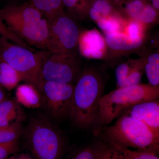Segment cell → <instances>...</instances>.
<instances>
[{
	"label": "cell",
	"mask_w": 159,
	"mask_h": 159,
	"mask_svg": "<svg viewBox=\"0 0 159 159\" xmlns=\"http://www.w3.org/2000/svg\"><path fill=\"white\" fill-rule=\"evenodd\" d=\"M88 10L98 15L101 19L117 15L122 16L120 7L108 0H89Z\"/></svg>",
	"instance_id": "ffe728a7"
},
{
	"label": "cell",
	"mask_w": 159,
	"mask_h": 159,
	"mask_svg": "<svg viewBox=\"0 0 159 159\" xmlns=\"http://www.w3.org/2000/svg\"><path fill=\"white\" fill-rule=\"evenodd\" d=\"M93 134L99 140L108 144L159 153V134L126 113L113 125L103 126Z\"/></svg>",
	"instance_id": "7a4b0ae2"
},
{
	"label": "cell",
	"mask_w": 159,
	"mask_h": 159,
	"mask_svg": "<svg viewBox=\"0 0 159 159\" xmlns=\"http://www.w3.org/2000/svg\"><path fill=\"white\" fill-rule=\"evenodd\" d=\"M42 14L48 21L65 11L62 0H27Z\"/></svg>",
	"instance_id": "e0dca14e"
},
{
	"label": "cell",
	"mask_w": 159,
	"mask_h": 159,
	"mask_svg": "<svg viewBox=\"0 0 159 159\" xmlns=\"http://www.w3.org/2000/svg\"></svg>",
	"instance_id": "e575fe53"
},
{
	"label": "cell",
	"mask_w": 159,
	"mask_h": 159,
	"mask_svg": "<svg viewBox=\"0 0 159 159\" xmlns=\"http://www.w3.org/2000/svg\"><path fill=\"white\" fill-rule=\"evenodd\" d=\"M39 66V84L54 81L74 84L84 65L77 50L68 53L35 51Z\"/></svg>",
	"instance_id": "5b68a950"
},
{
	"label": "cell",
	"mask_w": 159,
	"mask_h": 159,
	"mask_svg": "<svg viewBox=\"0 0 159 159\" xmlns=\"http://www.w3.org/2000/svg\"><path fill=\"white\" fill-rule=\"evenodd\" d=\"M0 58L17 71L22 81L37 89L39 66L35 52L0 36Z\"/></svg>",
	"instance_id": "8992f818"
},
{
	"label": "cell",
	"mask_w": 159,
	"mask_h": 159,
	"mask_svg": "<svg viewBox=\"0 0 159 159\" xmlns=\"http://www.w3.org/2000/svg\"><path fill=\"white\" fill-rule=\"evenodd\" d=\"M108 51V61L134 52L138 53L148 39H134L123 32L104 34Z\"/></svg>",
	"instance_id": "8fae6325"
},
{
	"label": "cell",
	"mask_w": 159,
	"mask_h": 159,
	"mask_svg": "<svg viewBox=\"0 0 159 159\" xmlns=\"http://www.w3.org/2000/svg\"><path fill=\"white\" fill-rule=\"evenodd\" d=\"M124 113L143 122L155 132L159 134V99L138 103Z\"/></svg>",
	"instance_id": "4fadbf2b"
},
{
	"label": "cell",
	"mask_w": 159,
	"mask_h": 159,
	"mask_svg": "<svg viewBox=\"0 0 159 159\" xmlns=\"http://www.w3.org/2000/svg\"><path fill=\"white\" fill-rule=\"evenodd\" d=\"M11 1H14V2H16V1H19V0H11Z\"/></svg>",
	"instance_id": "836d02e7"
},
{
	"label": "cell",
	"mask_w": 159,
	"mask_h": 159,
	"mask_svg": "<svg viewBox=\"0 0 159 159\" xmlns=\"http://www.w3.org/2000/svg\"><path fill=\"white\" fill-rule=\"evenodd\" d=\"M0 36L19 45L32 50V47L10 31L0 16Z\"/></svg>",
	"instance_id": "f1b7e54d"
},
{
	"label": "cell",
	"mask_w": 159,
	"mask_h": 159,
	"mask_svg": "<svg viewBox=\"0 0 159 159\" xmlns=\"http://www.w3.org/2000/svg\"><path fill=\"white\" fill-rule=\"evenodd\" d=\"M22 110L16 100L4 99L0 102V126L8 127L20 123L24 117Z\"/></svg>",
	"instance_id": "9a60e30c"
},
{
	"label": "cell",
	"mask_w": 159,
	"mask_h": 159,
	"mask_svg": "<svg viewBox=\"0 0 159 159\" xmlns=\"http://www.w3.org/2000/svg\"><path fill=\"white\" fill-rule=\"evenodd\" d=\"M144 66L145 61L142 57L139 59H133L130 71L123 87L140 84L142 75L145 71Z\"/></svg>",
	"instance_id": "603a6c76"
},
{
	"label": "cell",
	"mask_w": 159,
	"mask_h": 159,
	"mask_svg": "<svg viewBox=\"0 0 159 159\" xmlns=\"http://www.w3.org/2000/svg\"><path fill=\"white\" fill-rule=\"evenodd\" d=\"M137 54L145 61L144 71L148 84L154 86H159V42L155 40L151 45L145 43Z\"/></svg>",
	"instance_id": "5bb4252c"
},
{
	"label": "cell",
	"mask_w": 159,
	"mask_h": 159,
	"mask_svg": "<svg viewBox=\"0 0 159 159\" xmlns=\"http://www.w3.org/2000/svg\"><path fill=\"white\" fill-rule=\"evenodd\" d=\"M109 144L119 152L122 159H159L158 154L151 152L134 150L117 144Z\"/></svg>",
	"instance_id": "7402d4cb"
},
{
	"label": "cell",
	"mask_w": 159,
	"mask_h": 159,
	"mask_svg": "<svg viewBox=\"0 0 159 159\" xmlns=\"http://www.w3.org/2000/svg\"><path fill=\"white\" fill-rule=\"evenodd\" d=\"M99 141L78 149L69 159H95Z\"/></svg>",
	"instance_id": "83f0119b"
},
{
	"label": "cell",
	"mask_w": 159,
	"mask_h": 159,
	"mask_svg": "<svg viewBox=\"0 0 159 159\" xmlns=\"http://www.w3.org/2000/svg\"><path fill=\"white\" fill-rule=\"evenodd\" d=\"M18 149L17 142L0 143V159H6Z\"/></svg>",
	"instance_id": "f546056e"
},
{
	"label": "cell",
	"mask_w": 159,
	"mask_h": 159,
	"mask_svg": "<svg viewBox=\"0 0 159 159\" xmlns=\"http://www.w3.org/2000/svg\"><path fill=\"white\" fill-rule=\"evenodd\" d=\"M102 70L95 65H85L74 84L70 118L78 128L93 131L97 128L106 83Z\"/></svg>",
	"instance_id": "6da1fadb"
},
{
	"label": "cell",
	"mask_w": 159,
	"mask_h": 159,
	"mask_svg": "<svg viewBox=\"0 0 159 159\" xmlns=\"http://www.w3.org/2000/svg\"><path fill=\"white\" fill-rule=\"evenodd\" d=\"M21 131L20 123H16L8 127L0 126V143L17 142Z\"/></svg>",
	"instance_id": "d4e9b609"
},
{
	"label": "cell",
	"mask_w": 159,
	"mask_h": 159,
	"mask_svg": "<svg viewBox=\"0 0 159 159\" xmlns=\"http://www.w3.org/2000/svg\"><path fill=\"white\" fill-rule=\"evenodd\" d=\"M95 159H122L119 152L108 143L99 140Z\"/></svg>",
	"instance_id": "484cf974"
},
{
	"label": "cell",
	"mask_w": 159,
	"mask_h": 159,
	"mask_svg": "<svg viewBox=\"0 0 159 159\" xmlns=\"http://www.w3.org/2000/svg\"><path fill=\"white\" fill-rule=\"evenodd\" d=\"M77 50L82 57L108 60V48L105 37L97 29L80 31Z\"/></svg>",
	"instance_id": "9c48e42d"
},
{
	"label": "cell",
	"mask_w": 159,
	"mask_h": 159,
	"mask_svg": "<svg viewBox=\"0 0 159 159\" xmlns=\"http://www.w3.org/2000/svg\"><path fill=\"white\" fill-rule=\"evenodd\" d=\"M133 59H129L119 63L115 71L117 88L123 87L126 78L129 74Z\"/></svg>",
	"instance_id": "4316f807"
},
{
	"label": "cell",
	"mask_w": 159,
	"mask_h": 159,
	"mask_svg": "<svg viewBox=\"0 0 159 159\" xmlns=\"http://www.w3.org/2000/svg\"><path fill=\"white\" fill-rule=\"evenodd\" d=\"M121 15L103 17L96 23L104 34L115 32H123L127 22Z\"/></svg>",
	"instance_id": "d6986e66"
},
{
	"label": "cell",
	"mask_w": 159,
	"mask_h": 159,
	"mask_svg": "<svg viewBox=\"0 0 159 159\" xmlns=\"http://www.w3.org/2000/svg\"><path fill=\"white\" fill-rule=\"evenodd\" d=\"M0 16L8 28L36 21L44 17L42 14L28 1L5 6L0 9Z\"/></svg>",
	"instance_id": "7c38bea8"
},
{
	"label": "cell",
	"mask_w": 159,
	"mask_h": 159,
	"mask_svg": "<svg viewBox=\"0 0 159 159\" xmlns=\"http://www.w3.org/2000/svg\"><path fill=\"white\" fill-rule=\"evenodd\" d=\"M66 12L77 20H82L88 17V8L80 0H62Z\"/></svg>",
	"instance_id": "44dd1931"
},
{
	"label": "cell",
	"mask_w": 159,
	"mask_h": 159,
	"mask_svg": "<svg viewBox=\"0 0 159 159\" xmlns=\"http://www.w3.org/2000/svg\"><path fill=\"white\" fill-rule=\"evenodd\" d=\"M159 98V86L149 84L119 88L103 95L99 101L98 125L93 133L108 125L133 106Z\"/></svg>",
	"instance_id": "3957f363"
},
{
	"label": "cell",
	"mask_w": 159,
	"mask_h": 159,
	"mask_svg": "<svg viewBox=\"0 0 159 159\" xmlns=\"http://www.w3.org/2000/svg\"><path fill=\"white\" fill-rule=\"evenodd\" d=\"M115 6L120 7L122 6L126 0H108Z\"/></svg>",
	"instance_id": "1f68e13d"
},
{
	"label": "cell",
	"mask_w": 159,
	"mask_h": 159,
	"mask_svg": "<svg viewBox=\"0 0 159 159\" xmlns=\"http://www.w3.org/2000/svg\"><path fill=\"white\" fill-rule=\"evenodd\" d=\"M76 20L65 11L48 21L49 33L46 50L59 53L77 51L81 30Z\"/></svg>",
	"instance_id": "52a82bcc"
},
{
	"label": "cell",
	"mask_w": 159,
	"mask_h": 159,
	"mask_svg": "<svg viewBox=\"0 0 159 159\" xmlns=\"http://www.w3.org/2000/svg\"><path fill=\"white\" fill-rule=\"evenodd\" d=\"M147 1L148 2L150 3L157 11H159V0H147Z\"/></svg>",
	"instance_id": "d6a6232c"
},
{
	"label": "cell",
	"mask_w": 159,
	"mask_h": 159,
	"mask_svg": "<svg viewBox=\"0 0 159 159\" xmlns=\"http://www.w3.org/2000/svg\"><path fill=\"white\" fill-rule=\"evenodd\" d=\"M6 95L5 89L0 85V102L6 99Z\"/></svg>",
	"instance_id": "4dcf8cb0"
},
{
	"label": "cell",
	"mask_w": 159,
	"mask_h": 159,
	"mask_svg": "<svg viewBox=\"0 0 159 159\" xmlns=\"http://www.w3.org/2000/svg\"><path fill=\"white\" fill-rule=\"evenodd\" d=\"M21 81V77L17 71L0 58V85L10 91L17 87Z\"/></svg>",
	"instance_id": "ac0fdd59"
},
{
	"label": "cell",
	"mask_w": 159,
	"mask_h": 159,
	"mask_svg": "<svg viewBox=\"0 0 159 159\" xmlns=\"http://www.w3.org/2000/svg\"><path fill=\"white\" fill-rule=\"evenodd\" d=\"M28 146L35 159H61L65 140L61 132L47 118L37 116L27 128Z\"/></svg>",
	"instance_id": "277c9868"
},
{
	"label": "cell",
	"mask_w": 159,
	"mask_h": 159,
	"mask_svg": "<svg viewBox=\"0 0 159 159\" xmlns=\"http://www.w3.org/2000/svg\"><path fill=\"white\" fill-rule=\"evenodd\" d=\"M74 84L43 81L37 88L42 105L52 118L61 119L70 118Z\"/></svg>",
	"instance_id": "ba28073f"
},
{
	"label": "cell",
	"mask_w": 159,
	"mask_h": 159,
	"mask_svg": "<svg viewBox=\"0 0 159 159\" xmlns=\"http://www.w3.org/2000/svg\"><path fill=\"white\" fill-rule=\"evenodd\" d=\"M18 37L31 47L46 50L48 37V23L45 18L32 22L9 27Z\"/></svg>",
	"instance_id": "30bf717a"
},
{
	"label": "cell",
	"mask_w": 159,
	"mask_h": 159,
	"mask_svg": "<svg viewBox=\"0 0 159 159\" xmlns=\"http://www.w3.org/2000/svg\"><path fill=\"white\" fill-rule=\"evenodd\" d=\"M16 97L19 103L29 108H36L42 105L39 92L35 87L29 84L17 86Z\"/></svg>",
	"instance_id": "2e32d148"
},
{
	"label": "cell",
	"mask_w": 159,
	"mask_h": 159,
	"mask_svg": "<svg viewBox=\"0 0 159 159\" xmlns=\"http://www.w3.org/2000/svg\"><path fill=\"white\" fill-rule=\"evenodd\" d=\"M148 28L135 20H128L124 27L123 33L134 39H146L148 37Z\"/></svg>",
	"instance_id": "cb8c5ba5"
}]
</instances>
